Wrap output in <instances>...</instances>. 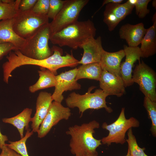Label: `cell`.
Instances as JSON below:
<instances>
[{
	"label": "cell",
	"instance_id": "6da1fadb",
	"mask_svg": "<svg viewBox=\"0 0 156 156\" xmlns=\"http://www.w3.org/2000/svg\"><path fill=\"white\" fill-rule=\"evenodd\" d=\"M96 30L90 20L78 21L51 35L49 40L54 45L76 50L89 39L94 38Z\"/></svg>",
	"mask_w": 156,
	"mask_h": 156
},
{
	"label": "cell",
	"instance_id": "7a4b0ae2",
	"mask_svg": "<svg viewBox=\"0 0 156 156\" xmlns=\"http://www.w3.org/2000/svg\"><path fill=\"white\" fill-rule=\"evenodd\" d=\"M99 127V123L95 120L69 127L66 134L71 137L69 143L71 153L79 155L97 152L96 148L102 143L101 140L94 138L93 134L94 129Z\"/></svg>",
	"mask_w": 156,
	"mask_h": 156
},
{
	"label": "cell",
	"instance_id": "3957f363",
	"mask_svg": "<svg viewBox=\"0 0 156 156\" xmlns=\"http://www.w3.org/2000/svg\"><path fill=\"white\" fill-rule=\"evenodd\" d=\"M95 88L93 86L89 87L87 92L82 95L74 92L71 93L65 100L67 107L70 108H78L81 116L89 109H98L104 108L109 113L112 112V108L106 105V99L108 95L100 89H96L94 92L91 93Z\"/></svg>",
	"mask_w": 156,
	"mask_h": 156
},
{
	"label": "cell",
	"instance_id": "277c9868",
	"mask_svg": "<svg viewBox=\"0 0 156 156\" xmlns=\"http://www.w3.org/2000/svg\"><path fill=\"white\" fill-rule=\"evenodd\" d=\"M49 23L26 39L23 47L19 50L24 55L33 59L42 60L53 53L49 45L50 36Z\"/></svg>",
	"mask_w": 156,
	"mask_h": 156
},
{
	"label": "cell",
	"instance_id": "5b68a950",
	"mask_svg": "<svg viewBox=\"0 0 156 156\" xmlns=\"http://www.w3.org/2000/svg\"><path fill=\"white\" fill-rule=\"evenodd\" d=\"M49 19L47 15L37 14L31 10L25 12L19 10L14 18L13 28L18 36L26 39L48 24Z\"/></svg>",
	"mask_w": 156,
	"mask_h": 156
},
{
	"label": "cell",
	"instance_id": "8992f818",
	"mask_svg": "<svg viewBox=\"0 0 156 156\" xmlns=\"http://www.w3.org/2000/svg\"><path fill=\"white\" fill-rule=\"evenodd\" d=\"M125 108H122L119 117L113 123L108 125L106 122L102 124V127L109 131L108 135L101 139V142L103 144L109 146L112 143L123 144L126 142L125 134L130 128L138 127L140 122L133 117L126 118Z\"/></svg>",
	"mask_w": 156,
	"mask_h": 156
},
{
	"label": "cell",
	"instance_id": "52a82bcc",
	"mask_svg": "<svg viewBox=\"0 0 156 156\" xmlns=\"http://www.w3.org/2000/svg\"><path fill=\"white\" fill-rule=\"evenodd\" d=\"M88 0H65L60 11L50 23V36L78 21L79 14Z\"/></svg>",
	"mask_w": 156,
	"mask_h": 156
},
{
	"label": "cell",
	"instance_id": "ba28073f",
	"mask_svg": "<svg viewBox=\"0 0 156 156\" xmlns=\"http://www.w3.org/2000/svg\"><path fill=\"white\" fill-rule=\"evenodd\" d=\"M139 61L133 71L132 81L138 84L145 97L156 102L155 73L143 61Z\"/></svg>",
	"mask_w": 156,
	"mask_h": 156
},
{
	"label": "cell",
	"instance_id": "9c48e42d",
	"mask_svg": "<svg viewBox=\"0 0 156 156\" xmlns=\"http://www.w3.org/2000/svg\"><path fill=\"white\" fill-rule=\"evenodd\" d=\"M71 114L69 108L64 106L61 103L53 101L37 132L38 137H45L53 126L62 120H68Z\"/></svg>",
	"mask_w": 156,
	"mask_h": 156
},
{
	"label": "cell",
	"instance_id": "30bf717a",
	"mask_svg": "<svg viewBox=\"0 0 156 156\" xmlns=\"http://www.w3.org/2000/svg\"><path fill=\"white\" fill-rule=\"evenodd\" d=\"M77 69L76 68L55 76V90L51 95L53 101L61 103L64 92L81 89V84L75 80Z\"/></svg>",
	"mask_w": 156,
	"mask_h": 156
},
{
	"label": "cell",
	"instance_id": "8fae6325",
	"mask_svg": "<svg viewBox=\"0 0 156 156\" xmlns=\"http://www.w3.org/2000/svg\"><path fill=\"white\" fill-rule=\"evenodd\" d=\"M125 61L120 64V73L125 87L133 84L132 81V68L134 63L140 60L141 53L140 47L124 46Z\"/></svg>",
	"mask_w": 156,
	"mask_h": 156
},
{
	"label": "cell",
	"instance_id": "7c38bea8",
	"mask_svg": "<svg viewBox=\"0 0 156 156\" xmlns=\"http://www.w3.org/2000/svg\"><path fill=\"white\" fill-rule=\"evenodd\" d=\"M99 81L101 90L108 96L114 95L120 97L125 93V87L120 76H116L103 70Z\"/></svg>",
	"mask_w": 156,
	"mask_h": 156
},
{
	"label": "cell",
	"instance_id": "4fadbf2b",
	"mask_svg": "<svg viewBox=\"0 0 156 156\" xmlns=\"http://www.w3.org/2000/svg\"><path fill=\"white\" fill-rule=\"evenodd\" d=\"M83 50L81 59L79 64H85L93 63H99L101 55L104 50L102 45L101 38L100 36L95 39L91 38L80 47Z\"/></svg>",
	"mask_w": 156,
	"mask_h": 156
},
{
	"label": "cell",
	"instance_id": "5bb4252c",
	"mask_svg": "<svg viewBox=\"0 0 156 156\" xmlns=\"http://www.w3.org/2000/svg\"><path fill=\"white\" fill-rule=\"evenodd\" d=\"M52 94L46 92L39 94L36 103V112L32 118L31 125L33 132H37L40 127L47 115L53 101Z\"/></svg>",
	"mask_w": 156,
	"mask_h": 156
},
{
	"label": "cell",
	"instance_id": "9a60e30c",
	"mask_svg": "<svg viewBox=\"0 0 156 156\" xmlns=\"http://www.w3.org/2000/svg\"><path fill=\"white\" fill-rule=\"evenodd\" d=\"M146 29L142 23L135 25L127 23L120 27L119 34L120 38L125 40L128 46L136 47L140 44Z\"/></svg>",
	"mask_w": 156,
	"mask_h": 156
},
{
	"label": "cell",
	"instance_id": "2e32d148",
	"mask_svg": "<svg viewBox=\"0 0 156 156\" xmlns=\"http://www.w3.org/2000/svg\"><path fill=\"white\" fill-rule=\"evenodd\" d=\"M125 56L123 49L114 52H108L104 50L99 62L103 70L116 76H120V62Z\"/></svg>",
	"mask_w": 156,
	"mask_h": 156
},
{
	"label": "cell",
	"instance_id": "e0dca14e",
	"mask_svg": "<svg viewBox=\"0 0 156 156\" xmlns=\"http://www.w3.org/2000/svg\"><path fill=\"white\" fill-rule=\"evenodd\" d=\"M14 18L0 21V43H9L19 50L24 45L26 39L18 36L13 28Z\"/></svg>",
	"mask_w": 156,
	"mask_h": 156
},
{
	"label": "cell",
	"instance_id": "ac0fdd59",
	"mask_svg": "<svg viewBox=\"0 0 156 156\" xmlns=\"http://www.w3.org/2000/svg\"><path fill=\"white\" fill-rule=\"evenodd\" d=\"M140 48L141 57L147 58L152 56L156 53V21L153 25L147 29L143 38Z\"/></svg>",
	"mask_w": 156,
	"mask_h": 156
},
{
	"label": "cell",
	"instance_id": "d6986e66",
	"mask_svg": "<svg viewBox=\"0 0 156 156\" xmlns=\"http://www.w3.org/2000/svg\"><path fill=\"white\" fill-rule=\"evenodd\" d=\"M32 109L27 108L17 115L10 118H5L2 119L5 123L11 124L17 129L21 138L24 136V129L27 130L29 129V124L31 122V115Z\"/></svg>",
	"mask_w": 156,
	"mask_h": 156
},
{
	"label": "cell",
	"instance_id": "ffe728a7",
	"mask_svg": "<svg viewBox=\"0 0 156 156\" xmlns=\"http://www.w3.org/2000/svg\"><path fill=\"white\" fill-rule=\"evenodd\" d=\"M40 68V70L38 71L39 76V79L35 84L29 87V90L31 93L55 86L56 75L48 69Z\"/></svg>",
	"mask_w": 156,
	"mask_h": 156
},
{
	"label": "cell",
	"instance_id": "44dd1931",
	"mask_svg": "<svg viewBox=\"0 0 156 156\" xmlns=\"http://www.w3.org/2000/svg\"><path fill=\"white\" fill-rule=\"evenodd\" d=\"M102 71L99 63L82 64L77 68L75 80L88 79L99 81Z\"/></svg>",
	"mask_w": 156,
	"mask_h": 156
},
{
	"label": "cell",
	"instance_id": "7402d4cb",
	"mask_svg": "<svg viewBox=\"0 0 156 156\" xmlns=\"http://www.w3.org/2000/svg\"><path fill=\"white\" fill-rule=\"evenodd\" d=\"M134 7L126 2L123 4L109 3L105 8L111 11L120 22L131 13Z\"/></svg>",
	"mask_w": 156,
	"mask_h": 156
},
{
	"label": "cell",
	"instance_id": "603a6c76",
	"mask_svg": "<svg viewBox=\"0 0 156 156\" xmlns=\"http://www.w3.org/2000/svg\"><path fill=\"white\" fill-rule=\"evenodd\" d=\"M20 0H14L10 3H3L0 0V20L14 18L18 12Z\"/></svg>",
	"mask_w": 156,
	"mask_h": 156
},
{
	"label": "cell",
	"instance_id": "cb8c5ba5",
	"mask_svg": "<svg viewBox=\"0 0 156 156\" xmlns=\"http://www.w3.org/2000/svg\"><path fill=\"white\" fill-rule=\"evenodd\" d=\"M29 129L27 130L25 135L23 137L18 141L15 142L9 141V144L5 145L8 147L13 150L21 156H29L26 144L27 139L33 134L32 131H30Z\"/></svg>",
	"mask_w": 156,
	"mask_h": 156
},
{
	"label": "cell",
	"instance_id": "d4e9b609",
	"mask_svg": "<svg viewBox=\"0 0 156 156\" xmlns=\"http://www.w3.org/2000/svg\"><path fill=\"white\" fill-rule=\"evenodd\" d=\"M143 105L146 110L148 118L151 120L152 125L150 131L154 137L156 136V102L145 97Z\"/></svg>",
	"mask_w": 156,
	"mask_h": 156
},
{
	"label": "cell",
	"instance_id": "484cf974",
	"mask_svg": "<svg viewBox=\"0 0 156 156\" xmlns=\"http://www.w3.org/2000/svg\"><path fill=\"white\" fill-rule=\"evenodd\" d=\"M128 138L126 141L128 144L129 149L131 156H148L144 152L146 148L144 147L141 148L138 145L136 140L133 134L132 128L128 131ZM153 156H156L154 155Z\"/></svg>",
	"mask_w": 156,
	"mask_h": 156
},
{
	"label": "cell",
	"instance_id": "4316f807",
	"mask_svg": "<svg viewBox=\"0 0 156 156\" xmlns=\"http://www.w3.org/2000/svg\"><path fill=\"white\" fill-rule=\"evenodd\" d=\"M65 0H49V5L47 16L53 20L62 8Z\"/></svg>",
	"mask_w": 156,
	"mask_h": 156
},
{
	"label": "cell",
	"instance_id": "83f0119b",
	"mask_svg": "<svg viewBox=\"0 0 156 156\" xmlns=\"http://www.w3.org/2000/svg\"><path fill=\"white\" fill-rule=\"evenodd\" d=\"M103 21L110 31H113L120 22L111 11L106 8L103 12Z\"/></svg>",
	"mask_w": 156,
	"mask_h": 156
},
{
	"label": "cell",
	"instance_id": "f1b7e54d",
	"mask_svg": "<svg viewBox=\"0 0 156 156\" xmlns=\"http://www.w3.org/2000/svg\"><path fill=\"white\" fill-rule=\"evenodd\" d=\"M151 0H137L135 7V13L140 18H142L150 12L147 5Z\"/></svg>",
	"mask_w": 156,
	"mask_h": 156
},
{
	"label": "cell",
	"instance_id": "f546056e",
	"mask_svg": "<svg viewBox=\"0 0 156 156\" xmlns=\"http://www.w3.org/2000/svg\"><path fill=\"white\" fill-rule=\"evenodd\" d=\"M49 5V0H37L31 11L40 15H47Z\"/></svg>",
	"mask_w": 156,
	"mask_h": 156
},
{
	"label": "cell",
	"instance_id": "4dcf8cb0",
	"mask_svg": "<svg viewBox=\"0 0 156 156\" xmlns=\"http://www.w3.org/2000/svg\"><path fill=\"white\" fill-rule=\"evenodd\" d=\"M37 0H20L19 10L25 12L31 10Z\"/></svg>",
	"mask_w": 156,
	"mask_h": 156
},
{
	"label": "cell",
	"instance_id": "1f68e13d",
	"mask_svg": "<svg viewBox=\"0 0 156 156\" xmlns=\"http://www.w3.org/2000/svg\"><path fill=\"white\" fill-rule=\"evenodd\" d=\"M17 49V48L11 43H0V59L11 51Z\"/></svg>",
	"mask_w": 156,
	"mask_h": 156
},
{
	"label": "cell",
	"instance_id": "d6a6232c",
	"mask_svg": "<svg viewBox=\"0 0 156 156\" xmlns=\"http://www.w3.org/2000/svg\"><path fill=\"white\" fill-rule=\"evenodd\" d=\"M1 150L0 156H21L6 145L3 146Z\"/></svg>",
	"mask_w": 156,
	"mask_h": 156
},
{
	"label": "cell",
	"instance_id": "836d02e7",
	"mask_svg": "<svg viewBox=\"0 0 156 156\" xmlns=\"http://www.w3.org/2000/svg\"><path fill=\"white\" fill-rule=\"evenodd\" d=\"M8 140L7 136L2 134L0 131V148L1 149L5 145V142Z\"/></svg>",
	"mask_w": 156,
	"mask_h": 156
},
{
	"label": "cell",
	"instance_id": "e575fe53",
	"mask_svg": "<svg viewBox=\"0 0 156 156\" xmlns=\"http://www.w3.org/2000/svg\"><path fill=\"white\" fill-rule=\"evenodd\" d=\"M123 0H104L101 6L100 7V8L99 9V10L96 11L95 13L96 12L99 11L100 9L102 8L104 5H105L109 3H121Z\"/></svg>",
	"mask_w": 156,
	"mask_h": 156
},
{
	"label": "cell",
	"instance_id": "d590c367",
	"mask_svg": "<svg viewBox=\"0 0 156 156\" xmlns=\"http://www.w3.org/2000/svg\"><path fill=\"white\" fill-rule=\"evenodd\" d=\"M137 0H128L126 2L129 5L135 7Z\"/></svg>",
	"mask_w": 156,
	"mask_h": 156
},
{
	"label": "cell",
	"instance_id": "8d00e7d4",
	"mask_svg": "<svg viewBox=\"0 0 156 156\" xmlns=\"http://www.w3.org/2000/svg\"><path fill=\"white\" fill-rule=\"evenodd\" d=\"M75 156H98L97 152L92 154H88L85 155H75Z\"/></svg>",
	"mask_w": 156,
	"mask_h": 156
},
{
	"label": "cell",
	"instance_id": "74e56055",
	"mask_svg": "<svg viewBox=\"0 0 156 156\" xmlns=\"http://www.w3.org/2000/svg\"><path fill=\"white\" fill-rule=\"evenodd\" d=\"M152 6L156 8V1L155 0H153L152 1Z\"/></svg>",
	"mask_w": 156,
	"mask_h": 156
},
{
	"label": "cell",
	"instance_id": "f35d334b",
	"mask_svg": "<svg viewBox=\"0 0 156 156\" xmlns=\"http://www.w3.org/2000/svg\"><path fill=\"white\" fill-rule=\"evenodd\" d=\"M125 156H131L130 154V153L129 149H128L127 152V155Z\"/></svg>",
	"mask_w": 156,
	"mask_h": 156
}]
</instances>
